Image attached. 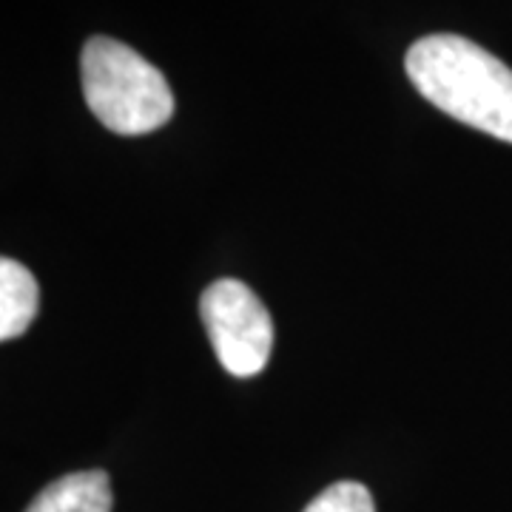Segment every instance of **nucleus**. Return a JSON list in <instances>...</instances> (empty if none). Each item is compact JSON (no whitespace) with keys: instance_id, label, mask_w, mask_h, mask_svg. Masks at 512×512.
<instances>
[{"instance_id":"obj_5","label":"nucleus","mask_w":512,"mask_h":512,"mask_svg":"<svg viewBox=\"0 0 512 512\" xmlns=\"http://www.w3.org/2000/svg\"><path fill=\"white\" fill-rule=\"evenodd\" d=\"M40 291L32 271L18 259H0V339L12 342L35 322Z\"/></svg>"},{"instance_id":"obj_6","label":"nucleus","mask_w":512,"mask_h":512,"mask_svg":"<svg viewBox=\"0 0 512 512\" xmlns=\"http://www.w3.org/2000/svg\"><path fill=\"white\" fill-rule=\"evenodd\" d=\"M302 512H376L373 495L359 481H336L313 498Z\"/></svg>"},{"instance_id":"obj_1","label":"nucleus","mask_w":512,"mask_h":512,"mask_svg":"<svg viewBox=\"0 0 512 512\" xmlns=\"http://www.w3.org/2000/svg\"><path fill=\"white\" fill-rule=\"evenodd\" d=\"M416 92L447 117L512 143V69L458 35L416 40L404 57Z\"/></svg>"},{"instance_id":"obj_2","label":"nucleus","mask_w":512,"mask_h":512,"mask_svg":"<svg viewBox=\"0 0 512 512\" xmlns=\"http://www.w3.org/2000/svg\"><path fill=\"white\" fill-rule=\"evenodd\" d=\"M83 97L103 126L140 137L174 117V92L157 66L114 37L97 35L80 55Z\"/></svg>"},{"instance_id":"obj_3","label":"nucleus","mask_w":512,"mask_h":512,"mask_svg":"<svg viewBox=\"0 0 512 512\" xmlns=\"http://www.w3.org/2000/svg\"><path fill=\"white\" fill-rule=\"evenodd\" d=\"M202 325L220 365L239 379L262 373L274 348V322L245 282L220 279L200 299Z\"/></svg>"},{"instance_id":"obj_4","label":"nucleus","mask_w":512,"mask_h":512,"mask_svg":"<svg viewBox=\"0 0 512 512\" xmlns=\"http://www.w3.org/2000/svg\"><path fill=\"white\" fill-rule=\"evenodd\" d=\"M114 495L103 470H83L52 481L26 512H111Z\"/></svg>"}]
</instances>
